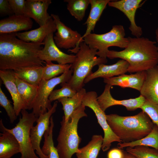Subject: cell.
<instances>
[{"mask_svg":"<svg viewBox=\"0 0 158 158\" xmlns=\"http://www.w3.org/2000/svg\"><path fill=\"white\" fill-rule=\"evenodd\" d=\"M44 45L25 42L15 33L0 34V70L14 71L30 66H44L38 56Z\"/></svg>","mask_w":158,"mask_h":158,"instance_id":"6da1fadb","label":"cell"},{"mask_svg":"<svg viewBox=\"0 0 158 158\" xmlns=\"http://www.w3.org/2000/svg\"><path fill=\"white\" fill-rule=\"evenodd\" d=\"M128 44L120 51L109 50L107 57L119 58L129 63L128 72L137 73L146 71L158 64V50L156 42L144 37H128Z\"/></svg>","mask_w":158,"mask_h":158,"instance_id":"7a4b0ae2","label":"cell"},{"mask_svg":"<svg viewBox=\"0 0 158 158\" xmlns=\"http://www.w3.org/2000/svg\"><path fill=\"white\" fill-rule=\"evenodd\" d=\"M106 117L113 132L123 143L144 138L151 132L154 125L148 115L143 111L132 116L111 114L106 115Z\"/></svg>","mask_w":158,"mask_h":158,"instance_id":"3957f363","label":"cell"},{"mask_svg":"<svg viewBox=\"0 0 158 158\" xmlns=\"http://www.w3.org/2000/svg\"><path fill=\"white\" fill-rule=\"evenodd\" d=\"M85 109V107L82 104L73 111L67 122L62 117L56 147L60 158H71L79 151L81 138L78 134V125L80 118L87 116Z\"/></svg>","mask_w":158,"mask_h":158,"instance_id":"277c9868","label":"cell"},{"mask_svg":"<svg viewBox=\"0 0 158 158\" xmlns=\"http://www.w3.org/2000/svg\"><path fill=\"white\" fill-rule=\"evenodd\" d=\"M97 51L96 49L90 48L84 42L80 43L76 59L71 64L73 74L67 82L76 92L83 88L85 79L92 73V70L94 66L107 62V59L96 56Z\"/></svg>","mask_w":158,"mask_h":158,"instance_id":"5b68a950","label":"cell"},{"mask_svg":"<svg viewBox=\"0 0 158 158\" xmlns=\"http://www.w3.org/2000/svg\"><path fill=\"white\" fill-rule=\"evenodd\" d=\"M125 36L123 26L115 25L107 32L100 34L91 33L83 39L84 42L90 48L97 50V55L101 58L107 59L109 47L116 46L125 49L127 47L129 40Z\"/></svg>","mask_w":158,"mask_h":158,"instance_id":"8992f818","label":"cell"},{"mask_svg":"<svg viewBox=\"0 0 158 158\" xmlns=\"http://www.w3.org/2000/svg\"><path fill=\"white\" fill-rule=\"evenodd\" d=\"M21 113L22 116H20L18 123L11 129L6 128L1 119L0 129L9 132L15 137L19 144L20 158H39L34 152L30 138V130L38 117L25 109L22 110Z\"/></svg>","mask_w":158,"mask_h":158,"instance_id":"52a82bcc","label":"cell"},{"mask_svg":"<svg viewBox=\"0 0 158 158\" xmlns=\"http://www.w3.org/2000/svg\"><path fill=\"white\" fill-rule=\"evenodd\" d=\"M73 70L69 71L48 80L42 79L38 87L36 97L31 105L30 110L32 109V113L38 117L40 114L47 112L52 107L51 102L49 98L54 88L58 85L67 83L71 78Z\"/></svg>","mask_w":158,"mask_h":158,"instance_id":"ba28073f","label":"cell"},{"mask_svg":"<svg viewBox=\"0 0 158 158\" xmlns=\"http://www.w3.org/2000/svg\"><path fill=\"white\" fill-rule=\"evenodd\" d=\"M97 95L96 92L91 91L86 92L83 98L82 104L87 107L94 111L97 118L98 123L104 132L103 141L102 149L104 152L110 148L111 143L115 142H123L113 132L108 125L105 112L103 111L97 101Z\"/></svg>","mask_w":158,"mask_h":158,"instance_id":"9c48e42d","label":"cell"},{"mask_svg":"<svg viewBox=\"0 0 158 158\" xmlns=\"http://www.w3.org/2000/svg\"><path fill=\"white\" fill-rule=\"evenodd\" d=\"M55 23L56 32L54 37V41L59 48L69 49L68 51L76 53L81 40L82 36L77 31L71 29L61 22L58 15H51Z\"/></svg>","mask_w":158,"mask_h":158,"instance_id":"30bf717a","label":"cell"},{"mask_svg":"<svg viewBox=\"0 0 158 158\" xmlns=\"http://www.w3.org/2000/svg\"><path fill=\"white\" fill-rule=\"evenodd\" d=\"M44 42V47L38 53L41 61L45 62L56 61L61 64H72L75 61V55L66 54L59 49L54 41L53 33L48 35Z\"/></svg>","mask_w":158,"mask_h":158,"instance_id":"8fae6325","label":"cell"},{"mask_svg":"<svg viewBox=\"0 0 158 158\" xmlns=\"http://www.w3.org/2000/svg\"><path fill=\"white\" fill-rule=\"evenodd\" d=\"M58 102L55 101L51 108L47 112L40 114L36 121V125L33 126L30 131V138L32 148L40 158H49L42 152L40 147L42 137L49 128L50 119L52 115L54 113L57 106Z\"/></svg>","mask_w":158,"mask_h":158,"instance_id":"7c38bea8","label":"cell"},{"mask_svg":"<svg viewBox=\"0 0 158 158\" xmlns=\"http://www.w3.org/2000/svg\"><path fill=\"white\" fill-rule=\"evenodd\" d=\"M111 86L106 84L102 93L97 97V101L102 110L105 112L109 107L114 105H122L128 111H134L140 108L145 101L141 95L135 98L118 100L114 99L110 92Z\"/></svg>","mask_w":158,"mask_h":158,"instance_id":"4fadbf2b","label":"cell"},{"mask_svg":"<svg viewBox=\"0 0 158 158\" xmlns=\"http://www.w3.org/2000/svg\"><path fill=\"white\" fill-rule=\"evenodd\" d=\"M142 1V0L111 1L108 4L109 6L117 8L124 13L130 22L129 29L131 34L137 37H140L142 34V28L138 26L135 23V14Z\"/></svg>","mask_w":158,"mask_h":158,"instance_id":"5bb4252c","label":"cell"},{"mask_svg":"<svg viewBox=\"0 0 158 158\" xmlns=\"http://www.w3.org/2000/svg\"><path fill=\"white\" fill-rule=\"evenodd\" d=\"M51 0H26L24 15L33 19L40 26L45 25L52 18L47 10Z\"/></svg>","mask_w":158,"mask_h":158,"instance_id":"9a60e30c","label":"cell"},{"mask_svg":"<svg viewBox=\"0 0 158 158\" xmlns=\"http://www.w3.org/2000/svg\"><path fill=\"white\" fill-rule=\"evenodd\" d=\"M0 78L9 92L13 101V107L16 116H19L22 110L28 109L22 99L15 82L14 71L10 70H0Z\"/></svg>","mask_w":158,"mask_h":158,"instance_id":"2e32d148","label":"cell"},{"mask_svg":"<svg viewBox=\"0 0 158 158\" xmlns=\"http://www.w3.org/2000/svg\"><path fill=\"white\" fill-rule=\"evenodd\" d=\"M140 95L153 103L158 104V64L145 71Z\"/></svg>","mask_w":158,"mask_h":158,"instance_id":"e0dca14e","label":"cell"},{"mask_svg":"<svg viewBox=\"0 0 158 158\" xmlns=\"http://www.w3.org/2000/svg\"><path fill=\"white\" fill-rule=\"evenodd\" d=\"M33 22L30 18L15 14L0 20V34L16 33L31 29Z\"/></svg>","mask_w":158,"mask_h":158,"instance_id":"ac0fdd59","label":"cell"},{"mask_svg":"<svg viewBox=\"0 0 158 158\" xmlns=\"http://www.w3.org/2000/svg\"><path fill=\"white\" fill-rule=\"evenodd\" d=\"M98 66L97 70L85 79L84 84L98 78H107L125 74L128 72L129 63L126 61L121 59L113 64L106 65L102 63Z\"/></svg>","mask_w":158,"mask_h":158,"instance_id":"d6986e66","label":"cell"},{"mask_svg":"<svg viewBox=\"0 0 158 158\" xmlns=\"http://www.w3.org/2000/svg\"><path fill=\"white\" fill-rule=\"evenodd\" d=\"M145 76V71L130 75L124 74L116 77L104 79V82L110 85L123 88L129 87L140 91Z\"/></svg>","mask_w":158,"mask_h":158,"instance_id":"ffe728a7","label":"cell"},{"mask_svg":"<svg viewBox=\"0 0 158 158\" xmlns=\"http://www.w3.org/2000/svg\"><path fill=\"white\" fill-rule=\"evenodd\" d=\"M56 31L55 22L52 18L45 25L39 28L23 32L15 33L17 37L25 42L36 43L43 42L49 34Z\"/></svg>","mask_w":158,"mask_h":158,"instance_id":"44dd1931","label":"cell"},{"mask_svg":"<svg viewBox=\"0 0 158 158\" xmlns=\"http://www.w3.org/2000/svg\"><path fill=\"white\" fill-rule=\"evenodd\" d=\"M110 0H90L91 6L89 14L84 24L87 29L85 32L81 37V40L94 31L97 23L99 20L104 10Z\"/></svg>","mask_w":158,"mask_h":158,"instance_id":"7402d4cb","label":"cell"},{"mask_svg":"<svg viewBox=\"0 0 158 158\" xmlns=\"http://www.w3.org/2000/svg\"><path fill=\"white\" fill-rule=\"evenodd\" d=\"M0 158H11L20 153L19 144L14 135L9 132L0 129Z\"/></svg>","mask_w":158,"mask_h":158,"instance_id":"603a6c76","label":"cell"},{"mask_svg":"<svg viewBox=\"0 0 158 158\" xmlns=\"http://www.w3.org/2000/svg\"><path fill=\"white\" fill-rule=\"evenodd\" d=\"M44 66H30L13 71L16 77L29 84L38 87L42 79Z\"/></svg>","mask_w":158,"mask_h":158,"instance_id":"cb8c5ba5","label":"cell"},{"mask_svg":"<svg viewBox=\"0 0 158 158\" xmlns=\"http://www.w3.org/2000/svg\"><path fill=\"white\" fill-rule=\"evenodd\" d=\"M86 92V90L83 88L72 97L61 98L58 100L62 105L64 113L63 117L65 122L68 120L73 111L82 104L83 98Z\"/></svg>","mask_w":158,"mask_h":158,"instance_id":"d4e9b609","label":"cell"},{"mask_svg":"<svg viewBox=\"0 0 158 158\" xmlns=\"http://www.w3.org/2000/svg\"><path fill=\"white\" fill-rule=\"evenodd\" d=\"M101 135H93L91 140L85 146L79 148L76 153L77 158H97L103 141Z\"/></svg>","mask_w":158,"mask_h":158,"instance_id":"484cf974","label":"cell"},{"mask_svg":"<svg viewBox=\"0 0 158 158\" xmlns=\"http://www.w3.org/2000/svg\"><path fill=\"white\" fill-rule=\"evenodd\" d=\"M15 82L20 95L26 105L28 109L35 99L37 94L38 87L31 85L15 76Z\"/></svg>","mask_w":158,"mask_h":158,"instance_id":"4316f807","label":"cell"},{"mask_svg":"<svg viewBox=\"0 0 158 158\" xmlns=\"http://www.w3.org/2000/svg\"><path fill=\"white\" fill-rule=\"evenodd\" d=\"M136 146L148 147L158 150V126L154 124L151 132L140 140L128 143H118L117 144V147L121 149Z\"/></svg>","mask_w":158,"mask_h":158,"instance_id":"83f0119b","label":"cell"},{"mask_svg":"<svg viewBox=\"0 0 158 158\" xmlns=\"http://www.w3.org/2000/svg\"><path fill=\"white\" fill-rule=\"evenodd\" d=\"M54 123L52 116L50 119V125L44 135V141L41 148L42 151L49 158H60L57 150L54 146L53 132Z\"/></svg>","mask_w":158,"mask_h":158,"instance_id":"f1b7e54d","label":"cell"},{"mask_svg":"<svg viewBox=\"0 0 158 158\" xmlns=\"http://www.w3.org/2000/svg\"><path fill=\"white\" fill-rule=\"evenodd\" d=\"M67 2V9L71 16L77 20L81 21L84 18L90 0H65Z\"/></svg>","mask_w":158,"mask_h":158,"instance_id":"f546056e","label":"cell"},{"mask_svg":"<svg viewBox=\"0 0 158 158\" xmlns=\"http://www.w3.org/2000/svg\"><path fill=\"white\" fill-rule=\"evenodd\" d=\"M45 62L46 65L43 67L42 79L46 80L63 74L70 69L71 66V64H56L50 61Z\"/></svg>","mask_w":158,"mask_h":158,"instance_id":"4dcf8cb0","label":"cell"},{"mask_svg":"<svg viewBox=\"0 0 158 158\" xmlns=\"http://www.w3.org/2000/svg\"><path fill=\"white\" fill-rule=\"evenodd\" d=\"M126 151L138 158H158V150L144 146L127 147Z\"/></svg>","mask_w":158,"mask_h":158,"instance_id":"1f68e13d","label":"cell"},{"mask_svg":"<svg viewBox=\"0 0 158 158\" xmlns=\"http://www.w3.org/2000/svg\"><path fill=\"white\" fill-rule=\"evenodd\" d=\"M60 85L61 88L53 90L50 95L49 99L51 102L61 98L72 97L77 92L67 83H61Z\"/></svg>","mask_w":158,"mask_h":158,"instance_id":"d6a6232c","label":"cell"},{"mask_svg":"<svg viewBox=\"0 0 158 158\" xmlns=\"http://www.w3.org/2000/svg\"><path fill=\"white\" fill-rule=\"evenodd\" d=\"M0 105L5 110L10 119V122L13 123L16 120V116L13 107L7 99L0 87Z\"/></svg>","mask_w":158,"mask_h":158,"instance_id":"836d02e7","label":"cell"},{"mask_svg":"<svg viewBox=\"0 0 158 158\" xmlns=\"http://www.w3.org/2000/svg\"><path fill=\"white\" fill-rule=\"evenodd\" d=\"M140 109L148 115L154 124L158 126V104L146 100Z\"/></svg>","mask_w":158,"mask_h":158,"instance_id":"e575fe53","label":"cell"},{"mask_svg":"<svg viewBox=\"0 0 158 158\" xmlns=\"http://www.w3.org/2000/svg\"><path fill=\"white\" fill-rule=\"evenodd\" d=\"M11 10L14 14L24 15L26 1L25 0H8Z\"/></svg>","mask_w":158,"mask_h":158,"instance_id":"d590c367","label":"cell"},{"mask_svg":"<svg viewBox=\"0 0 158 158\" xmlns=\"http://www.w3.org/2000/svg\"><path fill=\"white\" fill-rule=\"evenodd\" d=\"M9 5L8 0H0V15L1 16L14 15Z\"/></svg>","mask_w":158,"mask_h":158,"instance_id":"8d00e7d4","label":"cell"},{"mask_svg":"<svg viewBox=\"0 0 158 158\" xmlns=\"http://www.w3.org/2000/svg\"><path fill=\"white\" fill-rule=\"evenodd\" d=\"M125 151L122 149L114 148L110 150L107 154V158H124Z\"/></svg>","mask_w":158,"mask_h":158,"instance_id":"74e56055","label":"cell"},{"mask_svg":"<svg viewBox=\"0 0 158 158\" xmlns=\"http://www.w3.org/2000/svg\"><path fill=\"white\" fill-rule=\"evenodd\" d=\"M124 158H138L135 156L128 152L126 151H125V155Z\"/></svg>","mask_w":158,"mask_h":158,"instance_id":"f35d334b","label":"cell"},{"mask_svg":"<svg viewBox=\"0 0 158 158\" xmlns=\"http://www.w3.org/2000/svg\"><path fill=\"white\" fill-rule=\"evenodd\" d=\"M156 38L157 42L158 44V27L155 30ZM157 49L158 50V45L157 47Z\"/></svg>","mask_w":158,"mask_h":158,"instance_id":"ab89813d","label":"cell"}]
</instances>
